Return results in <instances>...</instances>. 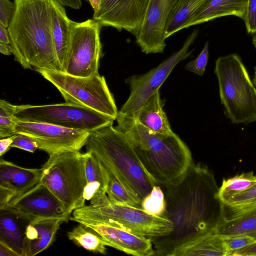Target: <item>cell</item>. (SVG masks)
<instances>
[{"label": "cell", "instance_id": "cell-1", "mask_svg": "<svg viewBox=\"0 0 256 256\" xmlns=\"http://www.w3.org/2000/svg\"><path fill=\"white\" fill-rule=\"evenodd\" d=\"M159 186L166 202L164 217L173 228L166 236L150 238L154 256H168L176 248L214 232L222 220L219 188L206 166L193 162L178 180Z\"/></svg>", "mask_w": 256, "mask_h": 256}, {"label": "cell", "instance_id": "cell-2", "mask_svg": "<svg viewBox=\"0 0 256 256\" xmlns=\"http://www.w3.org/2000/svg\"><path fill=\"white\" fill-rule=\"evenodd\" d=\"M8 28L14 60L24 69L64 72L52 36L50 0H14Z\"/></svg>", "mask_w": 256, "mask_h": 256}, {"label": "cell", "instance_id": "cell-3", "mask_svg": "<svg viewBox=\"0 0 256 256\" xmlns=\"http://www.w3.org/2000/svg\"><path fill=\"white\" fill-rule=\"evenodd\" d=\"M116 128L126 135L137 156L156 184L178 180L194 162L188 146L174 132L152 131L132 117L118 113Z\"/></svg>", "mask_w": 256, "mask_h": 256}, {"label": "cell", "instance_id": "cell-4", "mask_svg": "<svg viewBox=\"0 0 256 256\" xmlns=\"http://www.w3.org/2000/svg\"><path fill=\"white\" fill-rule=\"evenodd\" d=\"M86 152L94 154L108 172L142 201L156 184L137 156L124 132L113 122L90 132Z\"/></svg>", "mask_w": 256, "mask_h": 256}, {"label": "cell", "instance_id": "cell-5", "mask_svg": "<svg viewBox=\"0 0 256 256\" xmlns=\"http://www.w3.org/2000/svg\"><path fill=\"white\" fill-rule=\"evenodd\" d=\"M70 220H88L110 225L148 238L163 236L172 230L167 218L152 215L140 208L112 202L106 194L95 197L90 204L74 210Z\"/></svg>", "mask_w": 256, "mask_h": 256}, {"label": "cell", "instance_id": "cell-6", "mask_svg": "<svg viewBox=\"0 0 256 256\" xmlns=\"http://www.w3.org/2000/svg\"><path fill=\"white\" fill-rule=\"evenodd\" d=\"M214 73L224 114L234 124L256 122V87L239 56L218 58Z\"/></svg>", "mask_w": 256, "mask_h": 256}, {"label": "cell", "instance_id": "cell-7", "mask_svg": "<svg viewBox=\"0 0 256 256\" xmlns=\"http://www.w3.org/2000/svg\"><path fill=\"white\" fill-rule=\"evenodd\" d=\"M86 152L68 151L50 155L42 166L40 182L62 202L66 214L85 206Z\"/></svg>", "mask_w": 256, "mask_h": 256}, {"label": "cell", "instance_id": "cell-8", "mask_svg": "<svg viewBox=\"0 0 256 256\" xmlns=\"http://www.w3.org/2000/svg\"><path fill=\"white\" fill-rule=\"evenodd\" d=\"M60 92L66 102L96 111L116 120L118 110L104 76L82 77L62 72L38 70Z\"/></svg>", "mask_w": 256, "mask_h": 256}, {"label": "cell", "instance_id": "cell-9", "mask_svg": "<svg viewBox=\"0 0 256 256\" xmlns=\"http://www.w3.org/2000/svg\"><path fill=\"white\" fill-rule=\"evenodd\" d=\"M18 120L46 123L90 132L114 120L94 110L68 102L46 105H16Z\"/></svg>", "mask_w": 256, "mask_h": 256}, {"label": "cell", "instance_id": "cell-10", "mask_svg": "<svg viewBox=\"0 0 256 256\" xmlns=\"http://www.w3.org/2000/svg\"><path fill=\"white\" fill-rule=\"evenodd\" d=\"M198 34V30H193L182 47L156 68L144 74L133 75L126 78L125 82L130 86V94L118 113L136 118L144 103L159 90L174 68L190 54L192 51H188L189 48Z\"/></svg>", "mask_w": 256, "mask_h": 256}, {"label": "cell", "instance_id": "cell-11", "mask_svg": "<svg viewBox=\"0 0 256 256\" xmlns=\"http://www.w3.org/2000/svg\"><path fill=\"white\" fill-rule=\"evenodd\" d=\"M102 27L93 18L80 22H74L66 73L86 77L98 72L100 61L102 55L100 38Z\"/></svg>", "mask_w": 256, "mask_h": 256}, {"label": "cell", "instance_id": "cell-12", "mask_svg": "<svg viewBox=\"0 0 256 256\" xmlns=\"http://www.w3.org/2000/svg\"><path fill=\"white\" fill-rule=\"evenodd\" d=\"M16 134L26 135L49 156L68 151H80L86 144L90 132L41 122L18 120Z\"/></svg>", "mask_w": 256, "mask_h": 256}, {"label": "cell", "instance_id": "cell-13", "mask_svg": "<svg viewBox=\"0 0 256 256\" xmlns=\"http://www.w3.org/2000/svg\"><path fill=\"white\" fill-rule=\"evenodd\" d=\"M150 0H102L93 19L102 26L124 30L136 36L144 22Z\"/></svg>", "mask_w": 256, "mask_h": 256}, {"label": "cell", "instance_id": "cell-14", "mask_svg": "<svg viewBox=\"0 0 256 256\" xmlns=\"http://www.w3.org/2000/svg\"><path fill=\"white\" fill-rule=\"evenodd\" d=\"M4 208L18 214L30 221L59 218L66 222L70 218L58 199L40 182L12 200Z\"/></svg>", "mask_w": 256, "mask_h": 256}, {"label": "cell", "instance_id": "cell-15", "mask_svg": "<svg viewBox=\"0 0 256 256\" xmlns=\"http://www.w3.org/2000/svg\"><path fill=\"white\" fill-rule=\"evenodd\" d=\"M177 0H150L136 42L146 54L162 53L166 46L164 30Z\"/></svg>", "mask_w": 256, "mask_h": 256}, {"label": "cell", "instance_id": "cell-16", "mask_svg": "<svg viewBox=\"0 0 256 256\" xmlns=\"http://www.w3.org/2000/svg\"><path fill=\"white\" fill-rule=\"evenodd\" d=\"M42 168H26L0 158V209L40 182Z\"/></svg>", "mask_w": 256, "mask_h": 256}, {"label": "cell", "instance_id": "cell-17", "mask_svg": "<svg viewBox=\"0 0 256 256\" xmlns=\"http://www.w3.org/2000/svg\"><path fill=\"white\" fill-rule=\"evenodd\" d=\"M77 222L83 224L98 232L108 243V246L135 256H154L153 244L148 238L94 221L80 220Z\"/></svg>", "mask_w": 256, "mask_h": 256}, {"label": "cell", "instance_id": "cell-18", "mask_svg": "<svg viewBox=\"0 0 256 256\" xmlns=\"http://www.w3.org/2000/svg\"><path fill=\"white\" fill-rule=\"evenodd\" d=\"M30 222L8 208L0 209V242L18 256H25L26 230Z\"/></svg>", "mask_w": 256, "mask_h": 256}, {"label": "cell", "instance_id": "cell-19", "mask_svg": "<svg viewBox=\"0 0 256 256\" xmlns=\"http://www.w3.org/2000/svg\"><path fill=\"white\" fill-rule=\"evenodd\" d=\"M52 10V36L58 60L66 72L68 62L71 30L74 22L67 16L64 6L56 0H50Z\"/></svg>", "mask_w": 256, "mask_h": 256}, {"label": "cell", "instance_id": "cell-20", "mask_svg": "<svg viewBox=\"0 0 256 256\" xmlns=\"http://www.w3.org/2000/svg\"><path fill=\"white\" fill-rule=\"evenodd\" d=\"M59 218L31 221L26 230L25 256H34L48 248L53 242L62 222Z\"/></svg>", "mask_w": 256, "mask_h": 256}, {"label": "cell", "instance_id": "cell-21", "mask_svg": "<svg viewBox=\"0 0 256 256\" xmlns=\"http://www.w3.org/2000/svg\"><path fill=\"white\" fill-rule=\"evenodd\" d=\"M248 2V0H204L185 28L228 16H234L244 20Z\"/></svg>", "mask_w": 256, "mask_h": 256}, {"label": "cell", "instance_id": "cell-22", "mask_svg": "<svg viewBox=\"0 0 256 256\" xmlns=\"http://www.w3.org/2000/svg\"><path fill=\"white\" fill-rule=\"evenodd\" d=\"M227 256L224 238L214 232H208L172 250L168 256Z\"/></svg>", "mask_w": 256, "mask_h": 256}, {"label": "cell", "instance_id": "cell-23", "mask_svg": "<svg viewBox=\"0 0 256 256\" xmlns=\"http://www.w3.org/2000/svg\"><path fill=\"white\" fill-rule=\"evenodd\" d=\"M164 104L160 92L158 90L144 103L134 119L152 131L165 134L172 133L166 114L163 110Z\"/></svg>", "mask_w": 256, "mask_h": 256}, {"label": "cell", "instance_id": "cell-24", "mask_svg": "<svg viewBox=\"0 0 256 256\" xmlns=\"http://www.w3.org/2000/svg\"><path fill=\"white\" fill-rule=\"evenodd\" d=\"M85 172L86 185L84 191L86 200L106 194L110 174L101 162L92 153L86 152Z\"/></svg>", "mask_w": 256, "mask_h": 256}, {"label": "cell", "instance_id": "cell-25", "mask_svg": "<svg viewBox=\"0 0 256 256\" xmlns=\"http://www.w3.org/2000/svg\"><path fill=\"white\" fill-rule=\"evenodd\" d=\"M214 231L222 238L242 235L250 236L256 242V208L233 218H222Z\"/></svg>", "mask_w": 256, "mask_h": 256}, {"label": "cell", "instance_id": "cell-26", "mask_svg": "<svg viewBox=\"0 0 256 256\" xmlns=\"http://www.w3.org/2000/svg\"><path fill=\"white\" fill-rule=\"evenodd\" d=\"M204 0H177L166 24L165 38L185 28Z\"/></svg>", "mask_w": 256, "mask_h": 256}, {"label": "cell", "instance_id": "cell-27", "mask_svg": "<svg viewBox=\"0 0 256 256\" xmlns=\"http://www.w3.org/2000/svg\"><path fill=\"white\" fill-rule=\"evenodd\" d=\"M223 218L229 220L256 208V184L249 190L221 199Z\"/></svg>", "mask_w": 256, "mask_h": 256}, {"label": "cell", "instance_id": "cell-28", "mask_svg": "<svg viewBox=\"0 0 256 256\" xmlns=\"http://www.w3.org/2000/svg\"><path fill=\"white\" fill-rule=\"evenodd\" d=\"M78 224L68 232V239L88 250L106 254L108 243L92 228L83 224Z\"/></svg>", "mask_w": 256, "mask_h": 256}, {"label": "cell", "instance_id": "cell-29", "mask_svg": "<svg viewBox=\"0 0 256 256\" xmlns=\"http://www.w3.org/2000/svg\"><path fill=\"white\" fill-rule=\"evenodd\" d=\"M106 194L113 203L142 208V201L126 186L110 174Z\"/></svg>", "mask_w": 256, "mask_h": 256}, {"label": "cell", "instance_id": "cell-30", "mask_svg": "<svg viewBox=\"0 0 256 256\" xmlns=\"http://www.w3.org/2000/svg\"><path fill=\"white\" fill-rule=\"evenodd\" d=\"M256 184V175L253 172H242L233 177L224 179L219 188L221 199L243 192Z\"/></svg>", "mask_w": 256, "mask_h": 256}, {"label": "cell", "instance_id": "cell-31", "mask_svg": "<svg viewBox=\"0 0 256 256\" xmlns=\"http://www.w3.org/2000/svg\"><path fill=\"white\" fill-rule=\"evenodd\" d=\"M166 208L164 191L160 186L156 184L142 200V208L149 214L164 218Z\"/></svg>", "mask_w": 256, "mask_h": 256}, {"label": "cell", "instance_id": "cell-32", "mask_svg": "<svg viewBox=\"0 0 256 256\" xmlns=\"http://www.w3.org/2000/svg\"><path fill=\"white\" fill-rule=\"evenodd\" d=\"M223 238L226 248L227 256H236L238 252L255 242L252 238L242 235Z\"/></svg>", "mask_w": 256, "mask_h": 256}, {"label": "cell", "instance_id": "cell-33", "mask_svg": "<svg viewBox=\"0 0 256 256\" xmlns=\"http://www.w3.org/2000/svg\"><path fill=\"white\" fill-rule=\"evenodd\" d=\"M209 56L208 42H206L202 50L194 60L188 62L185 68L200 76H203L208 62Z\"/></svg>", "mask_w": 256, "mask_h": 256}, {"label": "cell", "instance_id": "cell-34", "mask_svg": "<svg viewBox=\"0 0 256 256\" xmlns=\"http://www.w3.org/2000/svg\"><path fill=\"white\" fill-rule=\"evenodd\" d=\"M18 120L12 112L0 114V138H2L16 134V126Z\"/></svg>", "mask_w": 256, "mask_h": 256}, {"label": "cell", "instance_id": "cell-35", "mask_svg": "<svg viewBox=\"0 0 256 256\" xmlns=\"http://www.w3.org/2000/svg\"><path fill=\"white\" fill-rule=\"evenodd\" d=\"M12 148H18L32 153L38 149V145L30 137L22 134H18L14 136Z\"/></svg>", "mask_w": 256, "mask_h": 256}, {"label": "cell", "instance_id": "cell-36", "mask_svg": "<svg viewBox=\"0 0 256 256\" xmlns=\"http://www.w3.org/2000/svg\"><path fill=\"white\" fill-rule=\"evenodd\" d=\"M248 34H256V0H248L244 20Z\"/></svg>", "mask_w": 256, "mask_h": 256}, {"label": "cell", "instance_id": "cell-37", "mask_svg": "<svg viewBox=\"0 0 256 256\" xmlns=\"http://www.w3.org/2000/svg\"><path fill=\"white\" fill-rule=\"evenodd\" d=\"M15 4L10 0H0V24L8 28L12 17Z\"/></svg>", "mask_w": 256, "mask_h": 256}, {"label": "cell", "instance_id": "cell-38", "mask_svg": "<svg viewBox=\"0 0 256 256\" xmlns=\"http://www.w3.org/2000/svg\"><path fill=\"white\" fill-rule=\"evenodd\" d=\"M14 136L0 138V156H2L11 148V145L13 142Z\"/></svg>", "mask_w": 256, "mask_h": 256}, {"label": "cell", "instance_id": "cell-39", "mask_svg": "<svg viewBox=\"0 0 256 256\" xmlns=\"http://www.w3.org/2000/svg\"><path fill=\"white\" fill-rule=\"evenodd\" d=\"M236 256H256V241L245 248L238 252Z\"/></svg>", "mask_w": 256, "mask_h": 256}, {"label": "cell", "instance_id": "cell-40", "mask_svg": "<svg viewBox=\"0 0 256 256\" xmlns=\"http://www.w3.org/2000/svg\"><path fill=\"white\" fill-rule=\"evenodd\" d=\"M63 6L70 7V8L79 10L82 5V0H56Z\"/></svg>", "mask_w": 256, "mask_h": 256}, {"label": "cell", "instance_id": "cell-41", "mask_svg": "<svg viewBox=\"0 0 256 256\" xmlns=\"http://www.w3.org/2000/svg\"><path fill=\"white\" fill-rule=\"evenodd\" d=\"M0 42L10 44V39L8 28L0 24Z\"/></svg>", "mask_w": 256, "mask_h": 256}, {"label": "cell", "instance_id": "cell-42", "mask_svg": "<svg viewBox=\"0 0 256 256\" xmlns=\"http://www.w3.org/2000/svg\"><path fill=\"white\" fill-rule=\"evenodd\" d=\"M0 256H18L12 250L0 242Z\"/></svg>", "mask_w": 256, "mask_h": 256}, {"label": "cell", "instance_id": "cell-43", "mask_svg": "<svg viewBox=\"0 0 256 256\" xmlns=\"http://www.w3.org/2000/svg\"><path fill=\"white\" fill-rule=\"evenodd\" d=\"M0 52L3 54L10 56L12 54L10 44L0 42Z\"/></svg>", "mask_w": 256, "mask_h": 256}, {"label": "cell", "instance_id": "cell-44", "mask_svg": "<svg viewBox=\"0 0 256 256\" xmlns=\"http://www.w3.org/2000/svg\"><path fill=\"white\" fill-rule=\"evenodd\" d=\"M88 0L90 2V3L94 12H96L98 10V8L100 6V4L102 0Z\"/></svg>", "mask_w": 256, "mask_h": 256}, {"label": "cell", "instance_id": "cell-45", "mask_svg": "<svg viewBox=\"0 0 256 256\" xmlns=\"http://www.w3.org/2000/svg\"><path fill=\"white\" fill-rule=\"evenodd\" d=\"M252 81L256 87V66L254 68V75Z\"/></svg>", "mask_w": 256, "mask_h": 256}, {"label": "cell", "instance_id": "cell-46", "mask_svg": "<svg viewBox=\"0 0 256 256\" xmlns=\"http://www.w3.org/2000/svg\"><path fill=\"white\" fill-rule=\"evenodd\" d=\"M252 42L253 45L256 48V34L252 38Z\"/></svg>", "mask_w": 256, "mask_h": 256}]
</instances>
